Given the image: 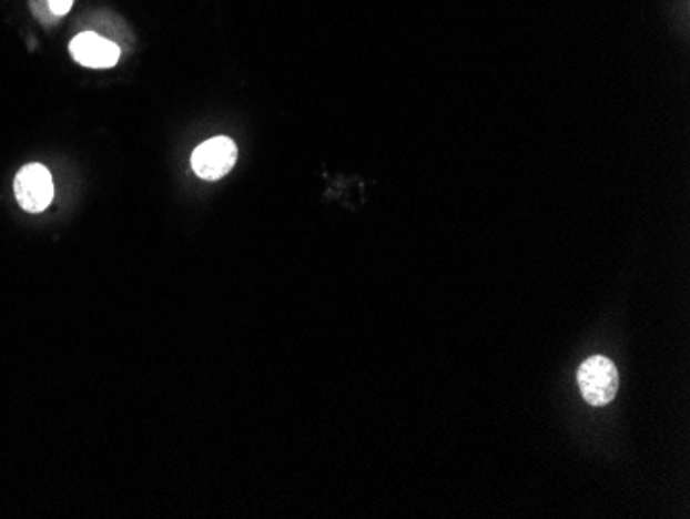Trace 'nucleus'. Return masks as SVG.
<instances>
[{"label": "nucleus", "mask_w": 690, "mask_h": 519, "mask_svg": "<svg viewBox=\"0 0 690 519\" xmlns=\"http://www.w3.org/2000/svg\"><path fill=\"white\" fill-rule=\"evenodd\" d=\"M71 54L88 69H110L121 59V48L95 31H83L73 38Z\"/></svg>", "instance_id": "20e7f679"}, {"label": "nucleus", "mask_w": 690, "mask_h": 519, "mask_svg": "<svg viewBox=\"0 0 690 519\" xmlns=\"http://www.w3.org/2000/svg\"><path fill=\"white\" fill-rule=\"evenodd\" d=\"M579 389L591 406H608L618 394V370L606 356H591L577 373Z\"/></svg>", "instance_id": "f257e3e1"}, {"label": "nucleus", "mask_w": 690, "mask_h": 519, "mask_svg": "<svg viewBox=\"0 0 690 519\" xmlns=\"http://www.w3.org/2000/svg\"><path fill=\"white\" fill-rule=\"evenodd\" d=\"M239 157L236 143L230 138H213L201 143L193 152L191 166L203 181H220L234 169Z\"/></svg>", "instance_id": "f03ea898"}, {"label": "nucleus", "mask_w": 690, "mask_h": 519, "mask_svg": "<svg viewBox=\"0 0 690 519\" xmlns=\"http://www.w3.org/2000/svg\"><path fill=\"white\" fill-rule=\"evenodd\" d=\"M73 7V0H48V9L57 17L67 16Z\"/></svg>", "instance_id": "39448f33"}, {"label": "nucleus", "mask_w": 690, "mask_h": 519, "mask_svg": "<svg viewBox=\"0 0 690 519\" xmlns=\"http://www.w3.org/2000/svg\"><path fill=\"white\" fill-rule=\"evenodd\" d=\"M17 203L30 212L40 214L54 199V183L50 170L42 164H28L16 176Z\"/></svg>", "instance_id": "7ed1b4c3"}]
</instances>
